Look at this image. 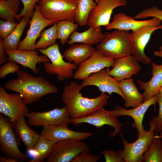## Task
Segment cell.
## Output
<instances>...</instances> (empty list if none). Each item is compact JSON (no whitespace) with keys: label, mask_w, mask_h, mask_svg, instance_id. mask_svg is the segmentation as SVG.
I'll use <instances>...</instances> for the list:
<instances>
[{"label":"cell","mask_w":162,"mask_h":162,"mask_svg":"<svg viewBox=\"0 0 162 162\" xmlns=\"http://www.w3.org/2000/svg\"><path fill=\"white\" fill-rule=\"evenodd\" d=\"M17 77L7 81L4 88L18 93L26 104L35 102L51 93L58 92L57 87L41 76H33L22 70L17 72Z\"/></svg>","instance_id":"1"},{"label":"cell","mask_w":162,"mask_h":162,"mask_svg":"<svg viewBox=\"0 0 162 162\" xmlns=\"http://www.w3.org/2000/svg\"><path fill=\"white\" fill-rule=\"evenodd\" d=\"M83 87L72 82L64 88L62 101L67 108L71 118H81L107 104L109 96L102 93L93 98L83 97L80 91Z\"/></svg>","instance_id":"2"},{"label":"cell","mask_w":162,"mask_h":162,"mask_svg":"<svg viewBox=\"0 0 162 162\" xmlns=\"http://www.w3.org/2000/svg\"><path fill=\"white\" fill-rule=\"evenodd\" d=\"M132 48L129 31L115 29L104 34L96 49L104 56L115 60L131 55Z\"/></svg>","instance_id":"3"},{"label":"cell","mask_w":162,"mask_h":162,"mask_svg":"<svg viewBox=\"0 0 162 162\" xmlns=\"http://www.w3.org/2000/svg\"><path fill=\"white\" fill-rule=\"evenodd\" d=\"M77 0H40L36 4L42 16L55 22L74 20Z\"/></svg>","instance_id":"4"},{"label":"cell","mask_w":162,"mask_h":162,"mask_svg":"<svg viewBox=\"0 0 162 162\" xmlns=\"http://www.w3.org/2000/svg\"><path fill=\"white\" fill-rule=\"evenodd\" d=\"M38 50L42 54L46 56L51 62L44 64V67L46 73L57 75V79L60 81L73 76V71L77 69V65L74 63L64 61L58 44H55L46 49Z\"/></svg>","instance_id":"5"},{"label":"cell","mask_w":162,"mask_h":162,"mask_svg":"<svg viewBox=\"0 0 162 162\" xmlns=\"http://www.w3.org/2000/svg\"><path fill=\"white\" fill-rule=\"evenodd\" d=\"M155 129L150 126L149 131L145 130L143 134L138 137L137 139L129 143L123 136V132L120 134L124 146L123 150L118 152L122 157L124 162H142L145 152L155 135Z\"/></svg>","instance_id":"6"},{"label":"cell","mask_w":162,"mask_h":162,"mask_svg":"<svg viewBox=\"0 0 162 162\" xmlns=\"http://www.w3.org/2000/svg\"><path fill=\"white\" fill-rule=\"evenodd\" d=\"M11 122L4 115H0V148L6 156L18 162L27 160V156L19 149V143Z\"/></svg>","instance_id":"7"},{"label":"cell","mask_w":162,"mask_h":162,"mask_svg":"<svg viewBox=\"0 0 162 162\" xmlns=\"http://www.w3.org/2000/svg\"><path fill=\"white\" fill-rule=\"evenodd\" d=\"M87 144L76 139H67L56 142L46 159L47 162H71L78 154L89 151Z\"/></svg>","instance_id":"8"},{"label":"cell","mask_w":162,"mask_h":162,"mask_svg":"<svg viewBox=\"0 0 162 162\" xmlns=\"http://www.w3.org/2000/svg\"><path fill=\"white\" fill-rule=\"evenodd\" d=\"M25 116L28 118L27 123L29 125L36 127L68 126L71 118L65 106L61 109L56 108L49 111H32Z\"/></svg>","instance_id":"9"},{"label":"cell","mask_w":162,"mask_h":162,"mask_svg":"<svg viewBox=\"0 0 162 162\" xmlns=\"http://www.w3.org/2000/svg\"><path fill=\"white\" fill-rule=\"evenodd\" d=\"M70 123L76 125L82 123H87L99 128L105 125L113 127L114 130L110 132L108 136L113 137L118 134L121 130L122 124L112 113L102 107L80 118H70Z\"/></svg>","instance_id":"10"},{"label":"cell","mask_w":162,"mask_h":162,"mask_svg":"<svg viewBox=\"0 0 162 162\" xmlns=\"http://www.w3.org/2000/svg\"><path fill=\"white\" fill-rule=\"evenodd\" d=\"M96 5L89 16L87 25L97 28L106 26L110 20L113 10L116 8L126 6V0H95Z\"/></svg>","instance_id":"11"},{"label":"cell","mask_w":162,"mask_h":162,"mask_svg":"<svg viewBox=\"0 0 162 162\" xmlns=\"http://www.w3.org/2000/svg\"><path fill=\"white\" fill-rule=\"evenodd\" d=\"M29 112L20 94L8 93L4 88L0 87V112L10 118L13 126L20 116Z\"/></svg>","instance_id":"12"},{"label":"cell","mask_w":162,"mask_h":162,"mask_svg":"<svg viewBox=\"0 0 162 162\" xmlns=\"http://www.w3.org/2000/svg\"><path fill=\"white\" fill-rule=\"evenodd\" d=\"M159 29H162V25L158 26H145L130 33V40L133 45L131 54L139 62L145 64L151 62V58L145 54L144 50L152 34Z\"/></svg>","instance_id":"13"},{"label":"cell","mask_w":162,"mask_h":162,"mask_svg":"<svg viewBox=\"0 0 162 162\" xmlns=\"http://www.w3.org/2000/svg\"><path fill=\"white\" fill-rule=\"evenodd\" d=\"M29 21L30 27L25 38L19 43L17 49L22 50H34L36 41L42 31L46 26L55 22L44 18L36 5L34 14Z\"/></svg>","instance_id":"14"},{"label":"cell","mask_w":162,"mask_h":162,"mask_svg":"<svg viewBox=\"0 0 162 162\" xmlns=\"http://www.w3.org/2000/svg\"><path fill=\"white\" fill-rule=\"evenodd\" d=\"M118 81L110 75L108 69H102L100 71L90 74L86 78L83 80L81 85L84 87L88 86L97 87L102 93H107L111 95L115 93L121 96L124 100L125 96L119 88Z\"/></svg>","instance_id":"15"},{"label":"cell","mask_w":162,"mask_h":162,"mask_svg":"<svg viewBox=\"0 0 162 162\" xmlns=\"http://www.w3.org/2000/svg\"><path fill=\"white\" fill-rule=\"evenodd\" d=\"M114 62V59L104 56L96 50L90 57L79 65L73 77L75 79L83 80L92 73L112 67Z\"/></svg>","instance_id":"16"},{"label":"cell","mask_w":162,"mask_h":162,"mask_svg":"<svg viewBox=\"0 0 162 162\" xmlns=\"http://www.w3.org/2000/svg\"><path fill=\"white\" fill-rule=\"evenodd\" d=\"M159 93L149 99L144 101L141 105L132 109L128 110L117 105L114 110L111 111V112L116 118L122 116H129L131 117L134 121L132 126L136 129L138 137L142 134L145 130L142 125L144 115L151 106L153 105L155 108Z\"/></svg>","instance_id":"17"},{"label":"cell","mask_w":162,"mask_h":162,"mask_svg":"<svg viewBox=\"0 0 162 162\" xmlns=\"http://www.w3.org/2000/svg\"><path fill=\"white\" fill-rule=\"evenodd\" d=\"M8 56V60L21 65L24 68H28L35 74L39 72L37 67L38 63L50 62V60L46 55H39L38 52L34 50H7L5 51Z\"/></svg>","instance_id":"18"},{"label":"cell","mask_w":162,"mask_h":162,"mask_svg":"<svg viewBox=\"0 0 162 162\" xmlns=\"http://www.w3.org/2000/svg\"><path fill=\"white\" fill-rule=\"evenodd\" d=\"M161 21L156 17L148 20H137L130 15L119 13L114 16L112 21L106 26V29L107 30L115 29L134 31L146 26H159Z\"/></svg>","instance_id":"19"},{"label":"cell","mask_w":162,"mask_h":162,"mask_svg":"<svg viewBox=\"0 0 162 162\" xmlns=\"http://www.w3.org/2000/svg\"><path fill=\"white\" fill-rule=\"evenodd\" d=\"M139 62L131 55L115 59L112 69H108V73L118 82L129 79L140 71L141 67Z\"/></svg>","instance_id":"20"},{"label":"cell","mask_w":162,"mask_h":162,"mask_svg":"<svg viewBox=\"0 0 162 162\" xmlns=\"http://www.w3.org/2000/svg\"><path fill=\"white\" fill-rule=\"evenodd\" d=\"M93 135L90 132H80L69 129L66 125L43 127L40 137L57 142L67 139L83 140Z\"/></svg>","instance_id":"21"},{"label":"cell","mask_w":162,"mask_h":162,"mask_svg":"<svg viewBox=\"0 0 162 162\" xmlns=\"http://www.w3.org/2000/svg\"><path fill=\"white\" fill-rule=\"evenodd\" d=\"M152 67V78L148 82L141 80L137 81L143 93L144 101L148 100L159 93L160 89L162 87V64L158 65L151 62Z\"/></svg>","instance_id":"22"},{"label":"cell","mask_w":162,"mask_h":162,"mask_svg":"<svg viewBox=\"0 0 162 162\" xmlns=\"http://www.w3.org/2000/svg\"><path fill=\"white\" fill-rule=\"evenodd\" d=\"M25 117L24 115L20 116L16 121L13 127L26 149L30 152L33 149L40 137V135L29 127Z\"/></svg>","instance_id":"23"},{"label":"cell","mask_w":162,"mask_h":162,"mask_svg":"<svg viewBox=\"0 0 162 162\" xmlns=\"http://www.w3.org/2000/svg\"><path fill=\"white\" fill-rule=\"evenodd\" d=\"M118 85L125 96V107H131L134 108L140 105L144 101L142 94L139 92L131 77L118 82Z\"/></svg>","instance_id":"24"},{"label":"cell","mask_w":162,"mask_h":162,"mask_svg":"<svg viewBox=\"0 0 162 162\" xmlns=\"http://www.w3.org/2000/svg\"><path fill=\"white\" fill-rule=\"evenodd\" d=\"M96 50L92 45L89 44H73L66 50L62 55L68 62H73L77 66L88 58Z\"/></svg>","instance_id":"25"},{"label":"cell","mask_w":162,"mask_h":162,"mask_svg":"<svg viewBox=\"0 0 162 162\" xmlns=\"http://www.w3.org/2000/svg\"><path fill=\"white\" fill-rule=\"evenodd\" d=\"M101 27H92L82 32L75 31L70 36L67 43L72 45L75 43H80L92 45L100 43L104 37Z\"/></svg>","instance_id":"26"},{"label":"cell","mask_w":162,"mask_h":162,"mask_svg":"<svg viewBox=\"0 0 162 162\" xmlns=\"http://www.w3.org/2000/svg\"><path fill=\"white\" fill-rule=\"evenodd\" d=\"M29 20L22 17L14 31L3 40V48L6 50H16L20 42V40Z\"/></svg>","instance_id":"27"},{"label":"cell","mask_w":162,"mask_h":162,"mask_svg":"<svg viewBox=\"0 0 162 162\" xmlns=\"http://www.w3.org/2000/svg\"><path fill=\"white\" fill-rule=\"evenodd\" d=\"M96 5L94 0H77L74 21L80 26L87 25L90 14Z\"/></svg>","instance_id":"28"},{"label":"cell","mask_w":162,"mask_h":162,"mask_svg":"<svg viewBox=\"0 0 162 162\" xmlns=\"http://www.w3.org/2000/svg\"><path fill=\"white\" fill-rule=\"evenodd\" d=\"M162 139L156 133L144 154L143 162H162Z\"/></svg>","instance_id":"29"},{"label":"cell","mask_w":162,"mask_h":162,"mask_svg":"<svg viewBox=\"0 0 162 162\" xmlns=\"http://www.w3.org/2000/svg\"><path fill=\"white\" fill-rule=\"evenodd\" d=\"M56 142L40 136L32 150L35 152V154L32 159L28 162H41L46 159Z\"/></svg>","instance_id":"30"},{"label":"cell","mask_w":162,"mask_h":162,"mask_svg":"<svg viewBox=\"0 0 162 162\" xmlns=\"http://www.w3.org/2000/svg\"><path fill=\"white\" fill-rule=\"evenodd\" d=\"M19 0H0V17L3 20L14 21L18 14Z\"/></svg>","instance_id":"31"},{"label":"cell","mask_w":162,"mask_h":162,"mask_svg":"<svg viewBox=\"0 0 162 162\" xmlns=\"http://www.w3.org/2000/svg\"><path fill=\"white\" fill-rule=\"evenodd\" d=\"M74 21L65 20L57 22V39L62 44L67 43L71 34L78 29L79 25Z\"/></svg>","instance_id":"32"},{"label":"cell","mask_w":162,"mask_h":162,"mask_svg":"<svg viewBox=\"0 0 162 162\" xmlns=\"http://www.w3.org/2000/svg\"><path fill=\"white\" fill-rule=\"evenodd\" d=\"M57 22L41 34L40 39L36 43V49H46L55 44L57 39Z\"/></svg>","instance_id":"33"},{"label":"cell","mask_w":162,"mask_h":162,"mask_svg":"<svg viewBox=\"0 0 162 162\" xmlns=\"http://www.w3.org/2000/svg\"><path fill=\"white\" fill-rule=\"evenodd\" d=\"M23 4V8L18 14L16 18L19 20L21 17H25L29 20L32 17L34 11L36 3L40 0H20Z\"/></svg>","instance_id":"34"},{"label":"cell","mask_w":162,"mask_h":162,"mask_svg":"<svg viewBox=\"0 0 162 162\" xmlns=\"http://www.w3.org/2000/svg\"><path fill=\"white\" fill-rule=\"evenodd\" d=\"M149 17H156L162 21V10L154 5L146 8L138 13L134 17L136 19H140Z\"/></svg>","instance_id":"35"},{"label":"cell","mask_w":162,"mask_h":162,"mask_svg":"<svg viewBox=\"0 0 162 162\" xmlns=\"http://www.w3.org/2000/svg\"><path fill=\"white\" fill-rule=\"evenodd\" d=\"M18 23L10 20H0V36L4 39L10 34Z\"/></svg>","instance_id":"36"},{"label":"cell","mask_w":162,"mask_h":162,"mask_svg":"<svg viewBox=\"0 0 162 162\" xmlns=\"http://www.w3.org/2000/svg\"><path fill=\"white\" fill-rule=\"evenodd\" d=\"M159 105V112L157 116H154L150 122L155 126L156 133H160L162 131V97L159 93L157 101Z\"/></svg>","instance_id":"37"},{"label":"cell","mask_w":162,"mask_h":162,"mask_svg":"<svg viewBox=\"0 0 162 162\" xmlns=\"http://www.w3.org/2000/svg\"><path fill=\"white\" fill-rule=\"evenodd\" d=\"M100 157V155H94L86 151L77 155L71 162H96Z\"/></svg>","instance_id":"38"},{"label":"cell","mask_w":162,"mask_h":162,"mask_svg":"<svg viewBox=\"0 0 162 162\" xmlns=\"http://www.w3.org/2000/svg\"><path fill=\"white\" fill-rule=\"evenodd\" d=\"M19 70V67L16 63L12 61H9L1 67L0 78H3L7 74L17 72Z\"/></svg>","instance_id":"39"},{"label":"cell","mask_w":162,"mask_h":162,"mask_svg":"<svg viewBox=\"0 0 162 162\" xmlns=\"http://www.w3.org/2000/svg\"><path fill=\"white\" fill-rule=\"evenodd\" d=\"M106 162H124L122 157L117 152L109 150H103L101 152Z\"/></svg>","instance_id":"40"},{"label":"cell","mask_w":162,"mask_h":162,"mask_svg":"<svg viewBox=\"0 0 162 162\" xmlns=\"http://www.w3.org/2000/svg\"><path fill=\"white\" fill-rule=\"evenodd\" d=\"M2 38L0 37V64H2L8 61L7 57L6 56L5 50L2 44Z\"/></svg>","instance_id":"41"},{"label":"cell","mask_w":162,"mask_h":162,"mask_svg":"<svg viewBox=\"0 0 162 162\" xmlns=\"http://www.w3.org/2000/svg\"><path fill=\"white\" fill-rule=\"evenodd\" d=\"M0 162H17L15 159L12 157L1 156L0 157Z\"/></svg>","instance_id":"42"},{"label":"cell","mask_w":162,"mask_h":162,"mask_svg":"<svg viewBox=\"0 0 162 162\" xmlns=\"http://www.w3.org/2000/svg\"><path fill=\"white\" fill-rule=\"evenodd\" d=\"M154 56L162 58V46L159 48V50L155 51L154 52Z\"/></svg>","instance_id":"43"},{"label":"cell","mask_w":162,"mask_h":162,"mask_svg":"<svg viewBox=\"0 0 162 162\" xmlns=\"http://www.w3.org/2000/svg\"><path fill=\"white\" fill-rule=\"evenodd\" d=\"M159 92L161 96L162 97V87L160 89Z\"/></svg>","instance_id":"44"},{"label":"cell","mask_w":162,"mask_h":162,"mask_svg":"<svg viewBox=\"0 0 162 162\" xmlns=\"http://www.w3.org/2000/svg\"><path fill=\"white\" fill-rule=\"evenodd\" d=\"M159 136L162 139V131L160 133V134L159 135Z\"/></svg>","instance_id":"45"}]
</instances>
